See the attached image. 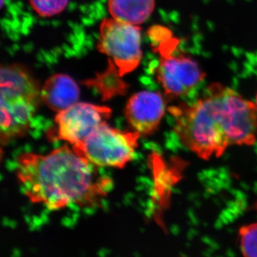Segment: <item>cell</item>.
<instances>
[{"mask_svg":"<svg viewBox=\"0 0 257 257\" xmlns=\"http://www.w3.org/2000/svg\"><path fill=\"white\" fill-rule=\"evenodd\" d=\"M181 143L203 160L221 156L232 145H251L257 138V106L219 83L208 86L192 104L169 108Z\"/></svg>","mask_w":257,"mask_h":257,"instance_id":"cell-1","label":"cell"},{"mask_svg":"<svg viewBox=\"0 0 257 257\" xmlns=\"http://www.w3.org/2000/svg\"><path fill=\"white\" fill-rule=\"evenodd\" d=\"M94 165L67 145L49 155L24 153L17 160V175L30 202L50 210L69 206L97 205L107 194L111 179L99 177Z\"/></svg>","mask_w":257,"mask_h":257,"instance_id":"cell-2","label":"cell"},{"mask_svg":"<svg viewBox=\"0 0 257 257\" xmlns=\"http://www.w3.org/2000/svg\"><path fill=\"white\" fill-rule=\"evenodd\" d=\"M140 137L137 132L121 131L104 122L72 148L94 166L122 169L133 160Z\"/></svg>","mask_w":257,"mask_h":257,"instance_id":"cell-3","label":"cell"},{"mask_svg":"<svg viewBox=\"0 0 257 257\" xmlns=\"http://www.w3.org/2000/svg\"><path fill=\"white\" fill-rule=\"evenodd\" d=\"M170 35L154 44V50L160 55L155 74L166 95L175 98L190 92L204 80L206 73L193 57L182 52L174 53L177 40Z\"/></svg>","mask_w":257,"mask_h":257,"instance_id":"cell-4","label":"cell"},{"mask_svg":"<svg viewBox=\"0 0 257 257\" xmlns=\"http://www.w3.org/2000/svg\"><path fill=\"white\" fill-rule=\"evenodd\" d=\"M99 31L97 50L114 62L121 77L138 68L143 58L139 25L106 18L101 22Z\"/></svg>","mask_w":257,"mask_h":257,"instance_id":"cell-5","label":"cell"},{"mask_svg":"<svg viewBox=\"0 0 257 257\" xmlns=\"http://www.w3.org/2000/svg\"><path fill=\"white\" fill-rule=\"evenodd\" d=\"M111 115L110 108L86 102H77L57 113L55 127L48 132L51 141L63 140L73 145L81 143Z\"/></svg>","mask_w":257,"mask_h":257,"instance_id":"cell-6","label":"cell"},{"mask_svg":"<svg viewBox=\"0 0 257 257\" xmlns=\"http://www.w3.org/2000/svg\"><path fill=\"white\" fill-rule=\"evenodd\" d=\"M166 101L160 92L142 91L130 97L125 107V117L140 136L155 133L165 115Z\"/></svg>","mask_w":257,"mask_h":257,"instance_id":"cell-7","label":"cell"},{"mask_svg":"<svg viewBox=\"0 0 257 257\" xmlns=\"http://www.w3.org/2000/svg\"><path fill=\"white\" fill-rule=\"evenodd\" d=\"M37 104L25 96L1 94L2 143H8L28 133Z\"/></svg>","mask_w":257,"mask_h":257,"instance_id":"cell-8","label":"cell"},{"mask_svg":"<svg viewBox=\"0 0 257 257\" xmlns=\"http://www.w3.org/2000/svg\"><path fill=\"white\" fill-rule=\"evenodd\" d=\"M80 91L72 77L55 74L45 81L41 89L42 100L56 112H60L78 102Z\"/></svg>","mask_w":257,"mask_h":257,"instance_id":"cell-9","label":"cell"},{"mask_svg":"<svg viewBox=\"0 0 257 257\" xmlns=\"http://www.w3.org/2000/svg\"><path fill=\"white\" fill-rule=\"evenodd\" d=\"M1 94L25 96L38 104L41 89L28 69L19 64L2 67Z\"/></svg>","mask_w":257,"mask_h":257,"instance_id":"cell-10","label":"cell"},{"mask_svg":"<svg viewBox=\"0 0 257 257\" xmlns=\"http://www.w3.org/2000/svg\"><path fill=\"white\" fill-rule=\"evenodd\" d=\"M121 78L116 64L109 58L105 70L98 72L93 78L83 81L82 84L94 88L100 94L102 101H107L116 96L124 95L127 92L128 84Z\"/></svg>","mask_w":257,"mask_h":257,"instance_id":"cell-11","label":"cell"},{"mask_svg":"<svg viewBox=\"0 0 257 257\" xmlns=\"http://www.w3.org/2000/svg\"><path fill=\"white\" fill-rule=\"evenodd\" d=\"M155 8V0L108 1V9L112 18L134 25H140L146 22Z\"/></svg>","mask_w":257,"mask_h":257,"instance_id":"cell-12","label":"cell"},{"mask_svg":"<svg viewBox=\"0 0 257 257\" xmlns=\"http://www.w3.org/2000/svg\"><path fill=\"white\" fill-rule=\"evenodd\" d=\"M240 248L243 256L257 257V223L239 230Z\"/></svg>","mask_w":257,"mask_h":257,"instance_id":"cell-13","label":"cell"},{"mask_svg":"<svg viewBox=\"0 0 257 257\" xmlns=\"http://www.w3.org/2000/svg\"><path fill=\"white\" fill-rule=\"evenodd\" d=\"M69 0H30L33 10L43 18L60 14L68 4Z\"/></svg>","mask_w":257,"mask_h":257,"instance_id":"cell-14","label":"cell"},{"mask_svg":"<svg viewBox=\"0 0 257 257\" xmlns=\"http://www.w3.org/2000/svg\"><path fill=\"white\" fill-rule=\"evenodd\" d=\"M256 104L257 106V94H256Z\"/></svg>","mask_w":257,"mask_h":257,"instance_id":"cell-15","label":"cell"}]
</instances>
